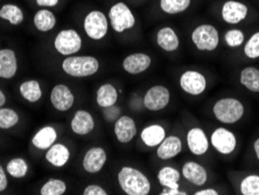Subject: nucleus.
Returning <instances> with one entry per match:
<instances>
[{
	"mask_svg": "<svg viewBox=\"0 0 259 195\" xmlns=\"http://www.w3.org/2000/svg\"><path fill=\"white\" fill-rule=\"evenodd\" d=\"M170 102V91L162 84H155L145 91L143 97L144 108L152 112L166 109Z\"/></svg>",
	"mask_w": 259,
	"mask_h": 195,
	"instance_id": "obj_8",
	"label": "nucleus"
},
{
	"mask_svg": "<svg viewBox=\"0 0 259 195\" xmlns=\"http://www.w3.org/2000/svg\"><path fill=\"white\" fill-rule=\"evenodd\" d=\"M108 14L100 10H93L83 19V30L85 35L93 41H102L109 33Z\"/></svg>",
	"mask_w": 259,
	"mask_h": 195,
	"instance_id": "obj_6",
	"label": "nucleus"
},
{
	"mask_svg": "<svg viewBox=\"0 0 259 195\" xmlns=\"http://www.w3.org/2000/svg\"><path fill=\"white\" fill-rule=\"evenodd\" d=\"M179 84L182 91L190 96H200L207 89V79L196 70H186L181 74Z\"/></svg>",
	"mask_w": 259,
	"mask_h": 195,
	"instance_id": "obj_10",
	"label": "nucleus"
},
{
	"mask_svg": "<svg viewBox=\"0 0 259 195\" xmlns=\"http://www.w3.org/2000/svg\"><path fill=\"white\" fill-rule=\"evenodd\" d=\"M120 189L126 195H148L152 190L150 179L138 168L123 166L117 173Z\"/></svg>",
	"mask_w": 259,
	"mask_h": 195,
	"instance_id": "obj_1",
	"label": "nucleus"
},
{
	"mask_svg": "<svg viewBox=\"0 0 259 195\" xmlns=\"http://www.w3.org/2000/svg\"><path fill=\"white\" fill-rule=\"evenodd\" d=\"M181 172L172 166H163L159 170L157 174L158 182L166 188H180Z\"/></svg>",
	"mask_w": 259,
	"mask_h": 195,
	"instance_id": "obj_29",
	"label": "nucleus"
},
{
	"mask_svg": "<svg viewBox=\"0 0 259 195\" xmlns=\"http://www.w3.org/2000/svg\"><path fill=\"white\" fill-rule=\"evenodd\" d=\"M152 57L146 53H132L127 55L121 62V67L125 72L130 75H139L150 69Z\"/></svg>",
	"mask_w": 259,
	"mask_h": 195,
	"instance_id": "obj_17",
	"label": "nucleus"
},
{
	"mask_svg": "<svg viewBox=\"0 0 259 195\" xmlns=\"http://www.w3.org/2000/svg\"><path fill=\"white\" fill-rule=\"evenodd\" d=\"M58 25V18L56 14L53 12L52 9H44L40 7L33 15V26L37 32L48 33Z\"/></svg>",
	"mask_w": 259,
	"mask_h": 195,
	"instance_id": "obj_23",
	"label": "nucleus"
},
{
	"mask_svg": "<svg viewBox=\"0 0 259 195\" xmlns=\"http://www.w3.org/2000/svg\"><path fill=\"white\" fill-rule=\"evenodd\" d=\"M59 139V132L58 129L54 125L46 124L41 126L39 130L32 136L30 143L36 150L46 152L52 145H54Z\"/></svg>",
	"mask_w": 259,
	"mask_h": 195,
	"instance_id": "obj_16",
	"label": "nucleus"
},
{
	"mask_svg": "<svg viewBox=\"0 0 259 195\" xmlns=\"http://www.w3.org/2000/svg\"><path fill=\"white\" fill-rule=\"evenodd\" d=\"M0 19L12 26H20L25 21V13L17 4H4L0 7Z\"/></svg>",
	"mask_w": 259,
	"mask_h": 195,
	"instance_id": "obj_28",
	"label": "nucleus"
},
{
	"mask_svg": "<svg viewBox=\"0 0 259 195\" xmlns=\"http://www.w3.org/2000/svg\"><path fill=\"white\" fill-rule=\"evenodd\" d=\"M6 102H7L6 94L4 93V90L0 88V108H2V106H5Z\"/></svg>",
	"mask_w": 259,
	"mask_h": 195,
	"instance_id": "obj_43",
	"label": "nucleus"
},
{
	"mask_svg": "<svg viewBox=\"0 0 259 195\" xmlns=\"http://www.w3.org/2000/svg\"><path fill=\"white\" fill-rule=\"evenodd\" d=\"M83 195H108V190L103 188L102 186L97 185V183H90L88 185L82 192Z\"/></svg>",
	"mask_w": 259,
	"mask_h": 195,
	"instance_id": "obj_38",
	"label": "nucleus"
},
{
	"mask_svg": "<svg viewBox=\"0 0 259 195\" xmlns=\"http://www.w3.org/2000/svg\"><path fill=\"white\" fill-rule=\"evenodd\" d=\"M19 71V59L12 48L0 49V80H12Z\"/></svg>",
	"mask_w": 259,
	"mask_h": 195,
	"instance_id": "obj_18",
	"label": "nucleus"
},
{
	"mask_svg": "<svg viewBox=\"0 0 259 195\" xmlns=\"http://www.w3.org/2000/svg\"><path fill=\"white\" fill-rule=\"evenodd\" d=\"M166 129L160 124H150L142 130L140 139L147 147H157L166 138Z\"/></svg>",
	"mask_w": 259,
	"mask_h": 195,
	"instance_id": "obj_27",
	"label": "nucleus"
},
{
	"mask_svg": "<svg viewBox=\"0 0 259 195\" xmlns=\"http://www.w3.org/2000/svg\"><path fill=\"white\" fill-rule=\"evenodd\" d=\"M35 4L44 9H54L60 4V0H35Z\"/></svg>",
	"mask_w": 259,
	"mask_h": 195,
	"instance_id": "obj_40",
	"label": "nucleus"
},
{
	"mask_svg": "<svg viewBox=\"0 0 259 195\" xmlns=\"http://www.w3.org/2000/svg\"><path fill=\"white\" fill-rule=\"evenodd\" d=\"M109 24L116 33H124L126 30L135 28L137 19L130 6L124 2H118L109 9L108 12Z\"/></svg>",
	"mask_w": 259,
	"mask_h": 195,
	"instance_id": "obj_5",
	"label": "nucleus"
},
{
	"mask_svg": "<svg viewBox=\"0 0 259 195\" xmlns=\"http://www.w3.org/2000/svg\"><path fill=\"white\" fill-rule=\"evenodd\" d=\"M253 150H254V153H256V157H257V159L259 160V138L254 141V144H253Z\"/></svg>",
	"mask_w": 259,
	"mask_h": 195,
	"instance_id": "obj_44",
	"label": "nucleus"
},
{
	"mask_svg": "<svg viewBox=\"0 0 259 195\" xmlns=\"http://www.w3.org/2000/svg\"><path fill=\"white\" fill-rule=\"evenodd\" d=\"M187 192H184L180 188H166L162 187V190L160 192V195H187Z\"/></svg>",
	"mask_w": 259,
	"mask_h": 195,
	"instance_id": "obj_41",
	"label": "nucleus"
},
{
	"mask_svg": "<svg viewBox=\"0 0 259 195\" xmlns=\"http://www.w3.org/2000/svg\"><path fill=\"white\" fill-rule=\"evenodd\" d=\"M182 152V140L180 137L170 135L166 136V138L160 143L159 146H157V154L160 160H170L178 157Z\"/></svg>",
	"mask_w": 259,
	"mask_h": 195,
	"instance_id": "obj_21",
	"label": "nucleus"
},
{
	"mask_svg": "<svg viewBox=\"0 0 259 195\" xmlns=\"http://www.w3.org/2000/svg\"><path fill=\"white\" fill-rule=\"evenodd\" d=\"M239 189L243 195H259V175H247L242 180Z\"/></svg>",
	"mask_w": 259,
	"mask_h": 195,
	"instance_id": "obj_35",
	"label": "nucleus"
},
{
	"mask_svg": "<svg viewBox=\"0 0 259 195\" xmlns=\"http://www.w3.org/2000/svg\"><path fill=\"white\" fill-rule=\"evenodd\" d=\"M181 175L195 186H203L208 181L207 170L196 162H187L182 165Z\"/></svg>",
	"mask_w": 259,
	"mask_h": 195,
	"instance_id": "obj_22",
	"label": "nucleus"
},
{
	"mask_svg": "<svg viewBox=\"0 0 259 195\" xmlns=\"http://www.w3.org/2000/svg\"><path fill=\"white\" fill-rule=\"evenodd\" d=\"M67 182L59 178H49L40 187V195H64L67 193Z\"/></svg>",
	"mask_w": 259,
	"mask_h": 195,
	"instance_id": "obj_32",
	"label": "nucleus"
},
{
	"mask_svg": "<svg viewBox=\"0 0 259 195\" xmlns=\"http://www.w3.org/2000/svg\"><path fill=\"white\" fill-rule=\"evenodd\" d=\"M108 162V153L102 146H93L83 155L82 168L89 174H96L104 168Z\"/></svg>",
	"mask_w": 259,
	"mask_h": 195,
	"instance_id": "obj_13",
	"label": "nucleus"
},
{
	"mask_svg": "<svg viewBox=\"0 0 259 195\" xmlns=\"http://www.w3.org/2000/svg\"><path fill=\"white\" fill-rule=\"evenodd\" d=\"M239 81L247 90L259 93V69L254 67H246L239 74Z\"/></svg>",
	"mask_w": 259,
	"mask_h": 195,
	"instance_id": "obj_31",
	"label": "nucleus"
},
{
	"mask_svg": "<svg viewBox=\"0 0 259 195\" xmlns=\"http://www.w3.org/2000/svg\"><path fill=\"white\" fill-rule=\"evenodd\" d=\"M70 131L76 136L84 137L90 135L96 128V122L93 113L85 109L76 110L70 120Z\"/></svg>",
	"mask_w": 259,
	"mask_h": 195,
	"instance_id": "obj_12",
	"label": "nucleus"
},
{
	"mask_svg": "<svg viewBox=\"0 0 259 195\" xmlns=\"http://www.w3.org/2000/svg\"><path fill=\"white\" fill-rule=\"evenodd\" d=\"M71 151L67 144L56 141L46 151L45 160L55 168H62L70 162Z\"/></svg>",
	"mask_w": 259,
	"mask_h": 195,
	"instance_id": "obj_19",
	"label": "nucleus"
},
{
	"mask_svg": "<svg viewBox=\"0 0 259 195\" xmlns=\"http://www.w3.org/2000/svg\"><path fill=\"white\" fill-rule=\"evenodd\" d=\"M113 133L118 143L120 144H130L136 138L138 133L136 121L131 116L127 114H121L115 121L113 125Z\"/></svg>",
	"mask_w": 259,
	"mask_h": 195,
	"instance_id": "obj_14",
	"label": "nucleus"
},
{
	"mask_svg": "<svg viewBox=\"0 0 259 195\" xmlns=\"http://www.w3.org/2000/svg\"><path fill=\"white\" fill-rule=\"evenodd\" d=\"M192 0H159V7L163 13L177 15L189 9Z\"/></svg>",
	"mask_w": 259,
	"mask_h": 195,
	"instance_id": "obj_33",
	"label": "nucleus"
},
{
	"mask_svg": "<svg viewBox=\"0 0 259 195\" xmlns=\"http://www.w3.org/2000/svg\"><path fill=\"white\" fill-rule=\"evenodd\" d=\"M9 188V178H7V172L0 164V193L5 192Z\"/></svg>",
	"mask_w": 259,
	"mask_h": 195,
	"instance_id": "obj_39",
	"label": "nucleus"
},
{
	"mask_svg": "<svg viewBox=\"0 0 259 195\" xmlns=\"http://www.w3.org/2000/svg\"><path fill=\"white\" fill-rule=\"evenodd\" d=\"M83 39L77 30L74 28L61 29L53 39V48L59 55L67 57L81 52Z\"/></svg>",
	"mask_w": 259,
	"mask_h": 195,
	"instance_id": "obj_4",
	"label": "nucleus"
},
{
	"mask_svg": "<svg viewBox=\"0 0 259 195\" xmlns=\"http://www.w3.org/2000/svg\"><path fill=\"white\" fill-rule=\"evenodd\" d=\"M244 54L249 59L259 57V32L254 33L244 46Z\"/></svg>",
	"mask_w": 259,
	"mask_h": 195,
	"instance_id": "obj_37",
	"label": "nucleus"
},
{
	"mask_svg": "<svg viewBox=\"0 0 259 195\" xmlns=\"http://www.w3.org/2000/svg\"><path fill=\"white\" fill-rule=\"evenodd\" d=\"M19 94L30 104H35L40 102L44 96V90L41 87V83L35 79L25 80L19 84Z\"/></svg>",
	"mask_w": 259,
	"mask_h": 195,
	"instance_id": "obj_25",
	"label": "nucleus"
},
{
	"mask_svg": "<svg viewBox=\"0 0 259 195\" xmlns=\"http://www.w3.org/2000/svg\"><path fill=\"white\" fill-rule=\"evenodd\" d=\"M247 13H249L247 6L245 4L237 2V0H227L221 9V15H222L223 21L230 25H237L239 22L244 21Z\"/></svg>",
	"mask_w": 259,
	"mask_h": 195,
	"instance_id": "obj_15",
	"label": "nucleus"
},
{
	"mask_svg": "<svg viewBox=\"0 0 259 195\" xmlns=\"http://www.w3.org/2000/svg\"><path fill=\"white\" fill-rule=\"evenodd\" d=\"M244 32L237 28L227 30L226 34H224V41H226L228 47L230 48H237L239 46H242L244 44Z\"/></svg>",
	"mask_w": 259,
	"mask_h": 195,
	"instance_id": "obj_36",
	"label": "nucleus"
},
{
	"mask_svg": "<svg viewBox=\"0 0 259 195\" xmlns=\"http://www.w3.org/2000/svg\"><path fill=\"white\" fill-rule=\"evenodd\" d=\"M20 122V114L17 110L9 106L0 108V129L11 130L17 126Z\"/></svg>",
	"mask_w": 259,
	"mask_h": 195,
	"instance_id": "obj_34",
	"label": "nucleus"
},
{
	"mask_svg": "<svg viewBox=\"0 0 259 195\" xmlns=\"http://www.w3.org/2000/svg\"><path fill=\"white\" fill-rule=\"evenodd\" d=\"M210 143L219 153L223 155L231 154L237 146L235 133L226 128H217L210 136Z\"/></svg>",
	"mask_w": 259,
	"mask_h": 195,
	"instance_id": "obj_11",
	"label": "nucleus"
},
{
	"mask_svg": "<svg viewBox=\"0 0 259 195\" xmlns=\"http://www.w3.org/2000/svg\"><path fill=\"white\" fill-rule=\"evenodd\" d=\"M101 63L93 55H70L63 57L61 70L64 74L75 79H85L96 75L100 71Z\"/></svg>",
	"mask_w": 259,
	"mask_h": 195,
	"instance_id": "obj_2",
	"label": "nucleus"
},
{
	"mask_svg": "<svg viewBox=\"0 0 259 195\" xmlns=\"http://www.w3.org/2000/svg\"><path fill=\"white\" fill-rule=\"evenodd\" d=\"M119 91L112 83H103L96 91V103L102 109L110 108L117 104Z\"/></svg>",
	"mask_w": 259,
	"mask_h": 195,
	"instance_id": "obj_26",
	"label": "nucleus"
},
{
	"mask_svg": "<svg viewBox=\"0 0 259 195\" xmlns=\"http://www.w3.org/2000/svg\"><path fill=\"white\" fill-rule=\"evenodd\" d=\"M187 146L195 155H203L209 150V139L204 130L199 126L192 128L187 132Z\"/></svg>",
	"mask_w": 259,
	"mask_h": 195,
	"instance_id": "obj_20",
	"label": "nucleus"
},
{
	"mask_svg": "<svg viewBox=\"0 0 259 195\" xmlns=\"http://www.w3.org/2000/svg\"><path fill=\"white\" fill-rule=\"evenodd\" d=\"M155 41H157V45L160 48L162 49L163 52L172 53L178 51L179 47H180V39H179V35L177 32L169 26H165V27H161L155 35Z\"/></svg>",
	"mask_w": 259,
	"mask_h": 195,
	"instance_id": "obj_24",
	"label": "nucleus"
},
{
	"mask_svg": "<svg viewBox=\"0 0 259 195\" xmlns=\"http://www.w3.org/2000/svg\"><path fill=\"white\" fill-rule=\"evenodd\" d=\"M220 193L217 192L214 188H204V189H200L196 190L194 195H219Z\"/></svg>",
	"mask_w": 259,
	"mask_h": 195,
	"instance_id": "obj_42",
	"label": "nucleus"
},
{
	"mask_svg": "<svg viewBox=\"0 0 259 195\" xmlns=\"http://www.w3.org/2000/svg\"><path fill=\"white\" fill-rule=\"evenodd\" d=\"M244 105L237 98L224 97L217 101L212 106L215 118L223 124H235L244 116Z\"/></svg>",
	"mask_w": 259,
	"mask_h": 195,
	"instance_id": "obj_3",
	"label": "nucleus"
},
{
	"mask_svg": "<svg viewBox=\"0 0 259 195\" xmlns=\"http://www.w3.org/2000/svg\"><path fill=\"white\" fill-rule=\"evenodd\" d=\"M75 94L71 88L64 83H58L52 88L49 94V102L59 112H68L75 104Z\"/></svg>",
	"mask_w": 259,
	"mask_h": 195,
	"instance_id": "obj_9",
	"label": "nucleus"
},
{
	"mask_svg": "<svg viewBox=\"0 0 259 195\" xmlns=\"http://www.w3.org/2000/svg\"><path fill=\"white\" fill-rule=\"evenodd\" d=\"M5 170L11 178L20 180V179L27 177L29 172V164L22 157H14V158L7 162Z\"/></svg>",
	"mask_w": 259,
	"mask_h": 195,
	"instance_id": "obj_30",
	"label": "nucleus"
},
{
	"mask_svg": "<svg viewBox=\"0 0 259 195\" xmlns=\"http://www.w3.org/2000/svg\"><path fill=\"white\" fill-rule=\"evenodd\" d=\"M192 41L201 52H214L220 45V33L215 26L202 24L194 28Z\"/></svg>",
	"mask_w": 259,
	"mask_h": 195,
	"instance_id": "obj_7",
	"label": "nucleus"
}]
</instances>
